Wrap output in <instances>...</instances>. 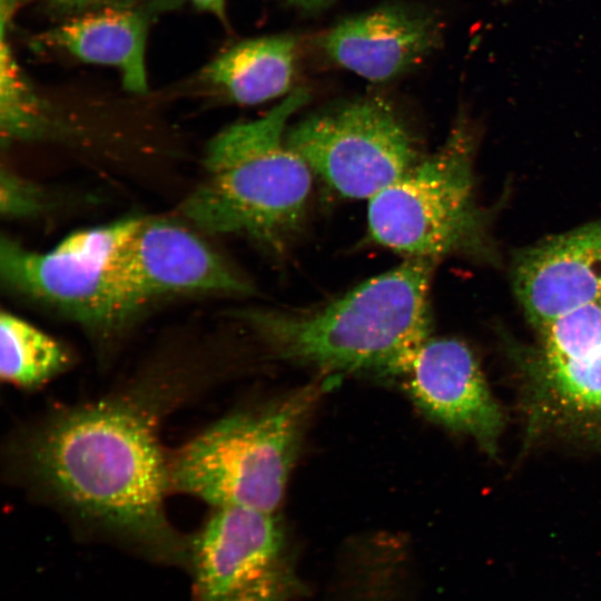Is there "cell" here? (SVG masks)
Instances as JSON below:
<instances>
[{"instance_id": "cell-1", "label": "cell", "mask_w": 601, "mask_h": 601, "mask_svg": "<svg viewBox=\"0 0 601 601\" xmlns=\"http://www.w3.org/2000/svg\"><path fill=\"white\" fill-rule=\"evenodd\" d=\"M156 410L138 392L60 410L29 437L27 463L33 479L78 515L159 559L186 563L187 543L165 512L168 457Z\"/></svg>"}, {"instance_id": "cell-8", "label": "cell", "mask_w": 601, "mask_h": 601, "mask_svg": "<svg viewBox=\"0 0 601 601\" xmlns=\"http://www.w3.org/2000/svg\"><path fill=\"white\" fill-rule=\"evenodd\" d=\"M187 543L194 601H285L293 588L274 513L215 508Z\"/></svg>"}, {"instance_id": "cell-3", "label": "cell", "mask_w": 601, "mask_h": 601, "mask_svg": "<svg viewBox=\"0 0 601 601\" xmlns=\"http://www.w3.org/2000/svg\"><path fill=\"white\" fill-rule=\"evenodd\" d=\"M309 98L296 88L262 117L216 135L205 156L209 177L185 201V216L207 231L283 247L299 228L312 189L313 170L286 139L290 117Z\"/></svg>"}, {"instance_id": "cell-15", "label": "cell", "mask_w": 601, "mask_h": 601, "mask_svg": "<svg viewBox=\"0 0 601 601\" xmlns=\"http://www.w3.org/2000/svg\"><path fill=\"white\" fill-rule=\"evenodd\" d=\"M299 53V39L294 35L250 38L215 57L200 76L229 101L257 105L293 91Z\"/></svg>"}, {"instance_id": "cell-12", "label": "cell", "mask_w": 601, "mask_h": 601, "mask_svg": "<svg viewBox=\"0 0 601 601\" xmlns=\"http://www.w3.org/2000/svg\"><path fill=\"white\" fill-rule=\"evenodd\" d=\"M401 376L410 397L427 417L471 435L486 452H495L503 413L463 342L428 337Z\"/></svg>"}, {"instance_id": "cell-14", "label": "cell", "mask_w": 601, "mask_h": 601, "mask_svg": "<svg viewBox=\"0 0 601 601\" xmlns=\"http://www.w3.org/2000/svg\"><path fill=\"white\" fill-rule=\"evenodd\" d=\"M177 0L108 4L71 17L42 36L45 43L88 63L116 68L124 87L147 90L146 47L152 21Z\"/></svg>"}, {"instance_id": "cell-11", "label": "cell", "mask_w": 601, "mask_h": 601, "mask_svg": "<svg viewBox=\"0 0 601 601\" xmlns=\"http://www.w3.org/2000/svg\"><path fill=\"white\" fill-rule=\"evenodd\" d=\"M112 265L118 283L138 309L165 294L250 292L248 283L198 236L164 219H141Z\"/></svg>"}, {"instance_id": "cell-2", "label": "cell", "mask_w": 601, "mask_h": 601, "mask_svg": "<svg viewBox=\"0 0 601 601\" xmlns=\"http://www.w3.org/2000/svg\"><path fill=\"white\" fill-rule=\"evenodd\" d=\"M434 265L406 258L317 311L256 312L248 319L287 359L331 372L401 376L431 337Z\"/></svg>"}, {"instance_id": "cell-10", "label": "cell", "mask_w": 601, "mask_h": 601, "mask_svg": "<svg viewBox=\"0 0 601 601\" xmlns=\"http://www.w3.org/2000/svg\"><path fill=\"white\" fill-rule=\"evenodd\" d=\"M445 26L436 9L388 2L339 20L317 45L331 63L384 83L410 73L440 50Z\"/></svg>"}, {"instance_id": "cell-20", "label": "cell", "mask_w": 601, "mask_h": 601, "mask_svg": "<svg viewBox=\"0 0 601 601\" xmlns=\"http://www.w3.org/2000/svg\"><path fill=\"white\" fill-rule=\"evenodd\" d=\"M286 4L304 12H319L331 6L335 0H283Z\"/></svg>"}, {"instance_id": "cell-13", "label": "cell", "mask_w": 601, "mask_h": 601, "mask_svg": "<svg viewBox=\"0 0 601 601\" xmlns=\"http://www.w3.org/2000/svg\"><path fill=\"white\" fill-rule=\"evenodd\" d=\"M511 283L536 331L601 298V219L518 252Z\"/></svg>"}, {"instance_id": "cell-6", "label": "cell", "mask_w": 601, "mask_h": 601, "mask_svg": "<svg viewBox=\"0 0 601 601\" xmlns=\"http://www.w3.org/2000/svg\"><path fill=\"white\" fill-rule=\"evenodd\" d=\"M288 145L337 194L370 199L420 158L391 101L365 96L324 108L287 129Z\"/></svg>"}, {"instance_id": "cell-19", "label": "cell", "mask_w": 601, "mask_h": 601, "mask_svg": "<svg viewBox=\"0 0 601 601\" xmlns=\"http://www.w3.org/2000/svg\"><path fill=\"white\" fill-rule=\"evenodd\" d=\"M193 4L207 13L218 18L220 21H226V1L227 0H190Z\"/></svg>"}, {"instance_id": "cell-16", "label": "cell", "mask_w": 601, "mask_h": 601, "mask_svg": "<svg viewBox=\"0 0 601 601\" xmlns=\"http://www.w3.org/2000/svg\"><path fill=\"white\" fill-rule=\"evenodd\" d=\"M69 363V354L53 337L11 313H1L0 375L4 382L35 388Z\"/></svg>"}, {"instance_id": "cell-4", "label": "cell", "mask_w": 601, "mask_h": 601, "mask_svg": "<svg viewBox=\"0 0 601 601\" xmlns=\"http://www.w3.org/2000/svg\"><path fill=\"white\" fill-rule=\"evenodd\" d=\"M312 392L226 416L168 457L169 492L214 508L274 513L297 454Z\"/></svg>"}, {"instance_id": "cell-9", "label": "cell", "mask_w": 601, "mask_h": 601, "mask_svg": "<svg viewBox=\"0 0 601 601\" xmlns=\"http://www.w3.org/2000/svg\"><path fill=\"white\" fill-rule=\"evenodd\" d=\"M114 258L0 243L1 275L12 289L98 329H115L138 311L117 280Z\"/></svg>"}, {"instance_id": "cell-7", "label": "cell", "mask_w": 601, "mask_h": 601, "mask_svg": "<svg viewBox=\"0 0 601 601\" xmlns=\"http://www.w3.org/2000/svg\"><path fill=\"white\" fill-rule=\"evenodd\" d=\"M538 332L523 363L530 432L601 445V298Z\"/></svg>"}, {"instance_id": "cell-17", "label": "cell", "mask_w": 601, "mask_h": 601, "mask_svg": "<svg viewBox=\"0 0 601 601\" xmlns=\"http://www.w3.org/2000/svg\"><path fill=\"white\" fill-rule=\"evenodd\" d=\"M1 211L10 217L28 216L38 213L43 206V195L29 181L2 169Z\"/></svg>"}, {"instance_id": "cell-5", "label": "cell", "mask_w": 601, "mask_h": 601, "mask_svg": "<svg viewBox=\"0 0 601 601\" xmlns=\"http://www.w3.org/2000/svg\"><path fill=\"white\" fill-rule=\"evenodd\" d=\"M474 136L461 108L444 144L367 200V228L378 245L406 258L436 259L479 250L485 214L473 176Z\"/></svg>"}, {"instance_id": "cell-18", "label": "cell", "mask_w": 601, "mask_h": 601, "mask_svg": "<svg viewBox=\"0 0 601 601\" xmlns=\"http://www.w3.org/2000/svg\"><path fill=\"white\" fill-rule=\"evenodd\" d=\"M107 3V0H47L49 9L63 16H76Z\"/></svg>"}]
</instances>
